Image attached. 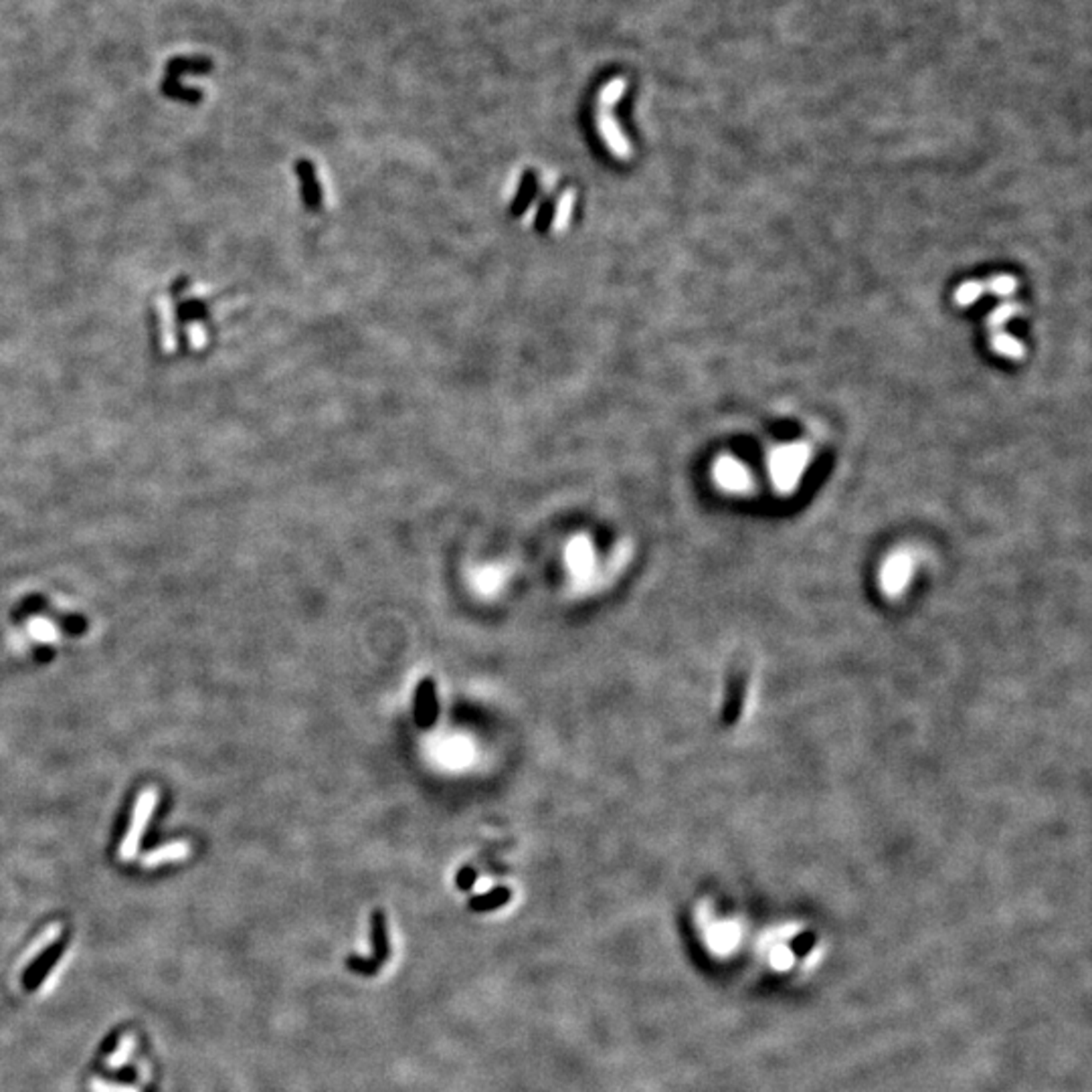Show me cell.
I'll list each match as a JSON object with an SVG mask.
<instances>
[{
  "label": "cell",
  "instance_id": "7",
  "mask_svg": "<svg viewBox=\"0 0 1092 1092\" xmlns=\"http://www.w3.org/2000/svg\"><path fill=\"white\" fill-rule=\"evenodd\" d=\"M191 853H193L191 842L175 840V842L162 844L156 850L144 853L142 866L152 870V868H160L164 864H175V862H183L186 858H191Z\"/></svg>",
  "mask_w": 1092,
  "mask_h": 1092
},
{
  "label": "cell",
  "instance_id": "17",
  "mask_svg": "<svg viewBox=\"0 0 1092 1092\" xmlns=\"http://www.w3.org/2000/svg\"><path fill=\"white\" fill-rule=\"evenodd\" d=\"M475 880H478V870L472 868V866L462 868L457 872V876H456V884H457L459 890H470Z\"/></svg>",
  "mask_w": 1092,
  "mask_h": 1092
},
{
  "label": "cell",
  "instance_id": "16",
  "mask_svg": "<svg viewBox=\"0 0 1092 1092\" xmlns=\"http://www.w3.org/2000/svg\"><path fill=\"white\" fill-rule=\"evenodd\" d=\"M69 959H71V953L63 955V959L59 961V963H57V965L51 969V971H49L47 979H45V983H43V988L39 989V996H41V993H43V996H49V993H51V991L57 988V983H59V979H61V977H63V973L68 971V967H69L68 961H69Z\"/></svg>",
  "mask_w": 1092,
  "mask_h": 1092
},
{
  "label": "cell",
  "instance_id": "14",
  "mask_svg": "<svg viewBox=\"0 0 1092 1092\" xmlns=\"http://www.w3.org/2000/svg\"><path fill=\"white\" fill-rule=\"evenodd\" d=\"M29 631H31V636L37 639V642H53V639L59 637V631H57V627L51 621L39 619V618L31 619Z\"/></svg>",
  "mask_w": 1092,
  "mask_h": 1092
},
{
  "label": "cell",
  "instance_id": "1",
  "mask_svg": "<svg viewBox=\"0 0 1092 1092\" xmlns=\"http://www.w3.org/2000/svg\"><path fill=\"white\" fill-rule=\"evenodd\" d=\"M158 798L160 795L156 787H146V790L140 791L134 808H132V817H130L126 835H124V840L120 842V848H118L120 860L132 862L138 856L140 844H142L144 834H146V827H148V824H150L154 809L158 808Z\"/></svg>",
  "mask_w": 1092,
  "mask_h": 1092
},
{
  "label": "cell",
  "instance_id": "4",
  "mask_svg": "<svg viewBox=\"0 0 1092 1092\" xmlns=\"http://www.w3.org/2000/svg\"><path fill=\"white\" fill-rule=\"evenodd\" d=\"M439 714V700H438V684L433 678H423L415 690V704H413V718L419 728H431L438 720Z\"/></svg>",
  "mask_w": 1092,
  "mask_h": 1092
},
{
  "label": "cell",
  "instance_id": "6",
  "mask_svg": "<svg viewBox=\"0 0 1092 1092\" xmlns=\"http://www.w3.org/2000/svg\"><path fill=\"white\" fill-rule=\"evenodd\" d=\"M714 478L720 483V488L728 492H743L749 488L751 475L749 470L735 457H720L714 465Z\"/></svg>",
  "mask_w": 1092,
  "mask_h": 1092
},
{
  "label": "cell",
  "instance_id": "10",
  "mask_svg": "<svg viewBox=\"0 0 1092 1092\" xmlns=\"http://www.w3.org/2000/svg\"><path fill=\"white\" fill-rule=\"evenodd\" d=\"M991 348H993V352H997V355L1006 356V358H1014V360H1020L1025 355L1022 342L1015 340L1014 336L1006 334V330L991 332Z\"/></svg>",
  "mask_w": 1092,
  "mask_h": 1092
},
{
  "label": "cell",
  "instance_id": "12",
  "mask_svg": "<svg viewBox=\"0 0 1092 1092\" xmlns=\"http://www.w3.org/2000/svg\"><path fill=\"white\" fill-rule=\"evenodd\" d=\"M1020 311H1022V306H1020V303H1015V302H1006V303H1001V306H997L996 310H993V311H991V316H989V328H991V332L1004 330V326H1006V324L1009 322V320H1012L1015 314H1020Z\"/></svg>",
  "mask_w": 1092,
  "mask_h": 1092
},
{
  "label": "cell",
  "instance_id": "5",
  "mask_svg": "<svg viewBox=\"0 0 1092 1092\" xmlns=\"http://www.w3.org/2000/svg\"><path fill=\"white\" fill-rule=\"evenodd\" d=\"M61 929L63 926L59 923H51L49 926H45V929L41 931L35 939H32L31 945L23 951L19 959H16V965L13 969V979H19L24 969H27L41 953H45V951L61 937Z\"/></svg>",
  "mask_w": 1092,
  "mask_h": 1092
},
{
  "label": "cell",
  "instance_id": "15",
  "mask_svg": "<svg viewBox=\"0 0 1092 1092\" xmlns=\"http://www.w3.org/2000/svg\"><path fill=\"white\" fill-rule=\"evenodd\" d=\"M988 290L991 293L999 295V298H1007V295H1012L1017 290V279L1012 275H997L991 277L988 284Z\"/></svg>",
  "mask_w": 1092,
  "mask_h": 1092
},
{
  "label": "cell",
  "instance_id": "11",
  "mask_svg": "<svg viewBox=\"0 0 1092 1092\" xmlns=\"http://www.w3.org/2000/svg\"><path fill=\"white\" fill-rule=\"evenodd\" d=\"M136 1048H138V1040H136V1036H134L132 1032H128L126 1036H122L118 1048L113 1050V1052L108 1056V1060H105V1064H108V1069L116 1070V1069H122V1066H124V1064H128L130 1058L134 1056Z\"/></svg>",
  "mask_w": 1092,
  "mask_h": 1092
},
{
  "label": "cell",
  "instance_id": "2",
  "mask_svg": "<svg viewBox=\"0 0 1092 1092\" xmlns=\"http://www.w3.org/2000/svg\"><path fill=\"white\" fill-rule=\"evenodd\" d=\"M373 949L375 955L373 957H358V955H350L347 957V969L356 975H365V977H373L383 969V965L387 963V959L391 957V945H389V929H387V915H384V910H375L373 915Z\"/></svg>",
  "mask_w": 1092,
  "mask_h": 1092
},
{
  "label": "cell",
  "instance_id": "8",
  "mask_svg": "<svg viewBox=\"0 0 1092 1092\" xmlns=\"http://www.w3.org/2000/svg\"><path fill=\"white\" fill-rule=\"evenodd\" d=\"M510 898L512 890L506 889V886H498V889L480 894V897H472L470 902H467V908H470L472 913H490V910L502 908L504 905H508Z\"/></svg>",
  "mask_w": 1092,
  "mask_h": 1092
},
{
  "label": "cell",
  "instance_id": "9",
  "mask_svg": "<svg viewBox=\"0 0 1092 1092\" xmlns=\"http://www.w3.org/2000/svg\"><path fill=\"white\" fill-rule=\"evenodd\" d=\"M910 569H913V564H910V556H902V555L892 556L884 566V585L890 591L900 589L907 582Z\"/></svg>",
  "mask_w": 1092,
  "mask_h": 1092
},
{
  "label": "cell",
  "instance_id": "3",
  "mask_svg": "<svg viewBox=\"0 0 1092 1092\" xmlns=\"http://www.w3.org/2000/svg\"><path fill=\"white\" fill-rule=\"evenodd\" d=\"M809 459V447L806 443H793V446L775 449L771 457V474L779 490H791L798 486L799 475L803 474Z\"/></svg>",
  "mask_w": 1092,
  "mask_h": 1092
},
{
  "label": "cell",
  "instance_id": "13",
  "mask_svg": "<svg viewBox=\"0 0 1092 1092\" xmlns=\"http://www.w3.org/2000/svg\"><path fill=\"white\" fill-rule=\"evenodd\" d=\"M985 292L983 282H965L961 284L955 290V302L957 306H971L977 300H979V295Z\"/></svg>",
  "mask_w": 1092,
  "mask_h": 1092
}]
</instances>
